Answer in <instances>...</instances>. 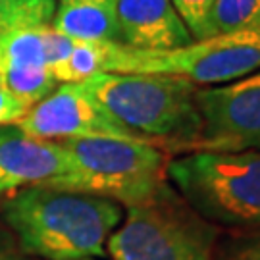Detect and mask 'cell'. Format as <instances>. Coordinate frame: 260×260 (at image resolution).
Listing matches in <instances>:
<instances>
[{"label":"cell","mask_w":260,"mask_h":260,"mask_svg":"<svg viewBox=\"0 0 260 260\" xmlns=\"http://www.w3.org/2000/svg\"><path fill=\"white\" fill-rule=\"evenodd\" d=\"M4 218L23 251L45 260L99 258L123 220V208L104 197L35 185L10 197Z\"/></svg>","instance_id":"1"},{"label":"cell","mask_w":260,"mask_h":260,"mask_svg":"<svg viewBox=\"0 0 260 260\" xmlns=\"http://www.w3.org/2000/svg\"><path fill=\"white\" fill-rule=\"evenodd\" d=\"M79 85L110 116L154 145L191 152L199 139V85L187 79L103 72Z\"/></svg>","instance_id":"2"},{"label":"cell","mask_w":260,"mask_h":260,"mask_svg":"<svg viewBox=\"0 0 260 260\" xmlns=\"http://www.w3.org/2000/svg\"><path fill=\"white\" fill-rule=\"evenodd\" d=\"M166 179L216 228L260 232V150L185 152L168 160Z\"/></svg>","instance_id":"3"},{"label":"cell","mask_w":260,"mask_h":260,"mask_svg":"<svg viewBox=\"0 0 260 260\" xmlns=\"http://www.w3.org/2000/svg\"><path fill=\"white\" fill-rule=\"evenodd\" d=\"M218 241L220 228L166 183L152 199L127 208L106 251L112 260H216Z\"/></svg>","instance_id":"4"},{"label":"cell","mask_w":260,"mask_h":260,"mask_svg":"<svg viewBox=\"0 0 260 260\" xmlns=\"http://www.w3.org/2000/svg\"><path fill=\"white\" fill-rule=\"evenodd\" d=\"M70 158V174L48 187L141 205L168 183V158L149 143L121 139L58 141Z\"/></svg>","instance_id":"5"},{"label":"cell","mask_w":260,"mask_h":260,"mask_svg":"<svg viewBox=\"0 0 260 260\" xmlns=\"http://www.w3.org/2000/svg\"><path fill=\"white\" fill-rule=\"evenodd\" d=\"M260 68V29L214 35L176 50L150 52L108 43L104 72L168 75L195 85H222Z\"/></svg>","instance_id":"6"},{"label":"cell","mask_w":260,"mask_h":260,"mask_svg":"<svg viewBox=\"0 0 260 260\" xmlns=\"http://www.w3.org/2000/svg\"><path fill=\"white\" fill-rule=\"evenodd\" d=\"M201 133L193 150H260V68L235 81L199 87Z\"/></svg>","instance_id":"7"},{"label":"cell","mask_w":260,"mask_h":260,"mask_svg":"<svg viewBox=\"0 0 260 260\" xmlns=\"http://www.w3.org/2000/svg\"><path fill=\"white\" fill-rule=\"evenodd\" d=\"M18 127L31 137L45 141L121 139L154 145L110 116L79 83L56 87L47 99L29 110Z\"/></svg>","instance_id":"8"},{"label":"cell","mask_w":260,"mask_h":260,"mask_svg":"<svg viewBox=\"0 0 260 260\" xmlns=\"http://www.w3.org/2000/svg\"><path fill=\"white\" fill-rule=\"evenodd\" d=\"M70 174V158L58 141L31 137L18 125H0V199Z\"/></svg>","instance_id":"9"},{"label":"cell","mask_w":260,"mask_h":260,"mask_svg":"<svg viewBox=\"0 0 260 260\" xmlns=\"http://www.w3.org/2000/svg\"><path fill=\"white\" fill-rule=\"evenodd\" d=\"M0 83L33 106L54 91L58 83L45 58V25L0 31Z\"/></svg>","instance_id":"10"},{"label":"cell","mask_w":260,"mask_h":260,"mask_svg":"<svg viewBox=\"0 0 260 260\" xmlns=\"http://www.w3.org/2000/svg\"><path fill=\"white\" fill-rule=\"evenodd\" d=\"M114 8L125 47L164 52L193 41L172 0H114Z\"/></svg>","instance_id":"11"},{"label":"cell","mask_w":260,"mask_h":260,"mask_svg":"<svg viewBox=\"0 0 260 260\" xmlns=\"http://www.w3.org/2000/svg\"><path fill=\"white\" fill-rule=\"evenodd\" d=\"M52 27L74 41L121 43L114 0H60Z\"/></svg>","instance_id":"12"},{"label":"cell","mask_w":260,"mask_h":260,"mask_svg":"<svg viewBox=\"0 0 260 260\" xmlns=\"http://www.w3.org/2000/svg\"><path fill=\"white\" fill-rule=\"evenodd\" d=\"M108 43L110 41H77L70 56L52 72L56 83H81L103 74Z\"/></svg>","instance_id":"13"},{"label":"cell","mask_w":260,"mask_h":260,"mask_svg":"<svg viewBox=\"0 0 260 260\" xmlns=\"http://www.w3.org/2000/svg\"><path fill=\"white\" fill-rule=\"evenodd\" d=\"M210 23L212 35L260 29V0H216Z\"/></svg>","instance_id":"14"},{"label":"cell","mask_w":260,"mask_h":260,"mask_svg":"<svg viewBox=\"0 0 260 260\" xmlns=\"http://www.w3.org/2000/svg\"><path fill=\"white\" fill-rule=\"evenodd\" d=\"M174 8L185 23L193 41H201L212 35V10L216 0H172Z\"/></svg>","instance_id":"15"},{"label":"cell","mask_w":260,"mask_h":260,"mask_svg":"<svg viewBox=\"0 0 260 260\" xmlns=\"http://www.w3.org/2000/svg\"><path fill=\"white\" fill-rule=\"evenodd\" d=\"M216 260H260V232L233 233L218 241Z\"/></svg>","instance_id":"16"},{"label":"cell","mask_w":260,"mask_h":260,"mask_svg":"<svg viewBox=\"0 0 260 260\" xmlns=\"http://www.w3.org/2000/svg\"><path fill=\"white\" fill-rule=\"evenodd\" d=\"M14 2V27L47 25L54 18L58 0H12Z\"/></svg>","instance_id":"17"},{"label":"cell","mask_w":260,"mask_h":260,"mask_svg":"<svg viewBox=\"0 0 260 260\" xmlns=\"http://www.w3.org/2000/svg\"><path fill=\"white\" fill-rule=\"evenodd\" d=\"M75 43L77 41L62 35L50 23L45 25V58H47V66L50 72H54L56 68L70 56Z\"/></svg>","instance_id":"18"},{"label":"cell","mask_w":260,"mask_h":260,"mask_svg":"<svg viewBox=\"0 0 260 260\" xmlns=\"http://www.w3.org/2000/svg\"><path fill=\"white\" fill-rule=\"evenodd\" d=\"M33 108V104L19 99L0 83V125H18Z\"/></svg>","instance_id":"19"},{"label":"cell","mask_w":260,"mask_h":260,"mask_svg":"<svg viewBox=\"0 0 260 260\" xmlns=\"http://www.w3.org/2000/svg\"><path fill=\"white\" fill-rule=\"evenodd\" d=\"M14 27V2L0 0V31Z\"/></svg>","instance_id":"20"},{"label":"cell","mask_w":260,"mask_h":260,"mask_svg":"<svg viewBox=\"0 0 260 260\" xmlns=\"http://www.w3.org/2000/svg\"><path fill=\"white\" fill-rule=\"evenodd\" d=\"M0 260H35V258H16V256H0Z\"/></svg>","instance_id":"21"},{"label":"cell","mask_w":260,"mask_h":260,"mask_svg":"<svg viewBox=\"0 0 260 260\" xmlns=\"http://www.w3.org/2000/svg\"><path fill=\"white\" fill-rule=\"evenodd\" d=\"M85 260H96V258H85Z\"/></svg>","instance_id":"22"}]
</instances>
